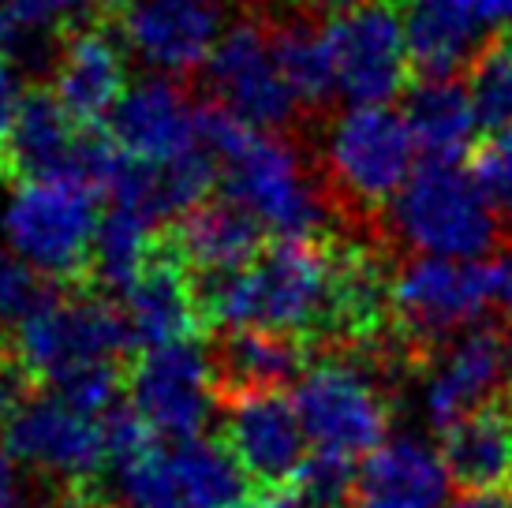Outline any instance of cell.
<instances>
[{
  "label": "cell",
  "instance_id": "13",
  "mask_svg": "<svg viewBox=\"0 0 512 508\" xmlns=\"http://www.w3.org/2000/svg\"><path fill=\"white\" fill-rule=\"evenodd\" d=\"M509 374L505 333L494 325H475L427 355L423 363V411L441 434L468 415L494 404L501 378Z\"/></svg>",
  "mask_w": 512,
  "mask_h": 508
},
{
  "label": "cell",
  "instance_id": "20",
  "mask_svg": "<svg viewBox=\"0 0 512 508\" xmlns=\"http://www.w3.org/2000/svg\"><path fill=\"white\" fill-rule=\"evenodd\" d=\"M124 90H128L124 49L113 42L109 30L79 27L64 34L57 71H53V94L79 124L94 127L101 116L113 113Z\"/></svg>",
  "mask_w": 512,
  "mask_h": 508
},
{
  "label": "cell",
  "instance_id": "16",
  "mask_svg": "<svg viewBox=\"0 0 512 508\" xmlns=\"http://www.w3.org/2000/svg\"><path fill=\"white\" fill-rule=\"evenodd\" d=\"M90 127L79 124L53 90H27L15 127L0 150V176L34 180H75L83 184V157Z\"/></svg>",
  "mask_w": 512,
  "mask_h": 508
},
{
  "label": "cell",
  "instance_id": "8",
  "mask_svg": "<svg viewBox=\"0 0 512 508\" xmlns=\"http://www.w3.org/2000/svg\"><path fill=\"white\" fill-rule=\"evenodd\" d=\"M486 311H494L486 262L412 258L393 277V322L423 359L483 325Z\"/></svg>",
  "mask_w": 512,
  "mask_h": 508
},
{
  "label": "cell",
  "instance_id": "40",
  "mask_svg": "<svg viewBox=\"0 0 512 508\" xmlns=\"http://www.w3.org/2000/svg\"><path fill=\"white\" fill-rule=\"evenodd\" d=\"M441 508H509V501L498 490H464V494L445 501Z\"/></svg>",
  "mask_w": 512,
  "mask_h": 508
},
{
  "label": "cell",
  "instance_id": "30",
  "mask_svg": "<svg viewBox=\"0 0 512 508\" xmlns=\"http://www.w3.org/2000/svg\"><path fill=\"white\" fill-rule=\"evenodd\" d=\"M113 471L124 508H184L176 460L157 441H150L146 449H139L128 460L113 464Z\"/></svg>",
  "mask_w": 512,
  "mask_h": 508
},
{
  "label": "cell",
  "instance_id": "7",
  "mask_svg": "<svg viewBox=\"0 0 512 508\" xmlns=\"http://www.w3.org/2000/svg\"><path fill=\"white\" fill-rule=\"evenodd\" d=\"M296 411L318 452L370 456L389 430V400L378 374L356 359H322L296 381Z\"/></svg>",
  "mask_w": 512,
  "mask_h": 508
},
{
  "label": "cell",
  "instance_id": "32",
  "mask_svg": "<svg viewBox=\"0 0 512 508\" xmlns=\"http://www.w3.org/2000/svg\"><path fill=\"white\" fill-rule=\"evenodd\" d=\"M356 479L359 471L352 467L348 456H333V452L314 449L299 475L292 479V494L299 497L303 508H341L348 497H356Z\"/></svg>",
  "mask_w": 512,
  "mask_h": 508
},
{
  "label": "cell",
  "instance_id": "37",
  "mask_svg": "<svg viewBox=\"0 0 512 508\" xmlns=\"http://www.w3.org/2000/svg\"><path fill=\"white\" fill-rule=\"evenodd\" d=\"M19 105H23V86H19V75L12 71L8 60H0V150H4V142H8V135H12Z\"/></svg>",
  "mask_w": 512,
  "mask_h": 508
},
{
  "label": "cell",
  "instance_id": "27",
  "mask_svg": "<svg viewBox=\"0 0 512 508\" xmlns=\"http://www.w3.org/2000/svg\"><path fill=\"white\" fill-rule=\"evenodd\" d=\"M154 221H146L143 213L113 210L101 217L98 236H94V251H90V277L105 288V292H128L139 281L146 262L154 258L157 240Z\"/></svg>",
  "mask_w": 512,
  "mask_h": 508
},
{
  "label": "cell",
  "instance_id": "44",
  "mask_svg": "<svg viewBox=\"0 0 512 508\" xmlns=\"http://www.w3.org/2000/svg\"><path fill=\"white\" fill-rule=\"evenodd\" d=\"M299 4H307V8H318V12H341V8H348V4H356V0H299Z\"/></svg>",
  "mask_w": 512,
  "mask_h": 508
},
{
  "label": "cell",
  "instance_id": "5",
  "mask_svg": "<svg viewBox=\"0 0 512 508\" xmlns=\"http://www.w3.org/2000/svg\"><path fill=\"white\" fill-rule=\"evenodd\" d=\"M135 337L124 307H113L105 296H86L79 288L60 292L42 314L15 329L12 355L38 381L57 385L75 370L120 363Z\"/></svg>",
  "mask_w": 512,
  "mask_h": 508
},
{
  "label": "cell",
  "instance_id": "23",
  "mask_svg": "<svg viewBox=\"0 0 512 508\" xmlns=\"http://www.w3.org/2000/svg\"><path fill=\"white\" fill-rule=\"evenodd\" d=\"M400 116L412 127V139L419 154L430 165H460V157L471 150L479 113L471 101L468 86L456 79H419L404 90V109Z\"/></svg>",
  "mask_w": 512,
  "mask_h": 508
},
{
  "label": "cell",
  "instance_id": "24",
  "mask_svg": "<svg viewBox=\"0 0 512 508\" xmlns=\"http://www.w3.org/2000/svg\"><path fill=\"white\" fill-rule=\"evenodd\" d=\"M441 456L456 486L501 490L512 482V419L501 404L468 415L441 434Z\"/></svg>",
  "mask_w": 512,
  "mask_h": 508
},
{
  "label": "cell",
  "instance_id": "26",
  "mask_svg": "<svg viewBox=\"0 0 512 508\" xmlns=\"http://www.w3.org/2000/svg\"><path fill=\"white\" fill-rule=\"evenodd\" d=\"M184 508H243L251 501V475L225 441L195 438L172 452Z\"/></svg>",
  "mask_w": 512,
  "mask_h": 508
},
{
  "label": "cell",
  "instance_id": "17",
  "mask_svg": "<svg viewBox=\"0 0 512 508\" xmlns=\"http://www.w3.org/2000/svg\"><path fill=\"white\" fill-rule=\"evenodd\" d=\"M124 314L135 344H146V352L169 344H195L202 333L206 311L199 299V281L180 258L172 236L157 240L154 258L124 292Z\"/></svg>",
  "mask_w": 512,
  "mask_h": 508
},
{
  "label": "cell",
  "instance_id": "18",
  "mask_svg": "<svg viewBox=\"0 0 512 508\" xmlns=\"http://www.w3.org/2000/svg\"><path fill=\"white\" fill-rule=\"evenodd\" d=\"M105 131L135 161L169 165L199 146V109L172 79L154 75L124 90Z\"/></svg>",
  "mask_w": 512,
  "mask_h": 508
},
{
  "label": "cell",
  "instance_id": "38",
  "mask_svg": "<svg viewBox=\"0 0 512 508\" xmlns=\"http://www.w3.org/2000/svg\"><path fill=\"white\" fill-rule=\"evenodd\" d=\"M471 12L486 27H509L512 30V0H471Z\"/></svg>",
  "mask_w": 512,
  "mask_h": 508
},
{
  "label": "cell",
  "instance_id": "1",
  "mask_svg": "<svg viewBox=\"0 0 512 508\" xmlns=\"http://www.w3.org/2000/svg\"><path fill=\"white\" fill-rule=\"evenodd\" d=\"M199 142L217 161L225 198L247 213L277 240L314 243L329 225L326 195L318 191L299 150L277 131L247 124L225 105H199Z\"/></svg>",
  "mask_w": 512,
  "mask_h": 508
},
{
  "label": "cell",
  "instance_id": "4",
  "mask_svg": "<svg viewBox=\"0 0 512 508\" xmlns=\"http://www.w3.org/2000/svg\"><path fill=\"white\" fill-rule=\"evenodd\" d=\"M98 191L75 180L19 184L0 213L8 251L64 288L90 277V251L98 236Z\"/></svg>",
  "mask_w": 512,
  "mask_h": 508
},
{
  "label": "cell",
  "instance_id": "39",
  "mask_svg": "<svg viewBox=\"0 0 512 508\" xmlns=\"http://www.w3.org/2000/svg\"><path fill=\"white\" fill-rule=\"evenodd\" d=\"M19 494H23V486H19L12 456L0 449V508H19Z\"/></svg>",
  "mask_w": 512,
  "mask_h": 508
},
{
  "label": "cell",
  "instance_id": "19",
  "mask_svg": "<svg viewBox=\"0 0 512 508\" xmlns=\"http://www.w3.org/2000/svg\"><path fill=\"white\" fill-rule=\"evenodd\" d=\"M449 467L441 449L400 434L370 452L356 479L359 508H441L449 490Z\"/></svg>",
  "mask_w": 512,
  "mask_h": 508
},
{
  "label": "cell",
  "instance_id": "3",
  "mask_svg": "<svg viewBox=\"0 0 512 508\" xmlns=\"http://www.w3.org/2000/svg\"><path fill=\"white\" fill-rule=\"evenodd\" d=\"M498 206L479 176L460 165H423L389 202V232L408 251L475 262L498 247Z\"/></svg>",
  "mask_w": 512,
  "mask_h": 508
},
{
  "label": "cell",
  "instance_id": "6",
  "mask_svg": "<svg viewBox=\"0 0 512 508\" xmlns=\"http://www.w3.org/2000/svg\"><path fill=\"white\" fill-rule=\"evenodd\" d=\"M412 127L389 105H352L326 131V172L359 210L389 206L415 176Z\"/></svg>",
  "mask_w": 512,
  "mask_h": 508
},
{
  "label": "cell",
  "instance_id": "35",
  "mask_svg": "<svg viewBox=\"0 0 512 508\" xmlns=\"http://www.w3.org/2000/svg\"><path fill=\"white\" fill-rule=\"evenodd\" d=\"M34 374H30L19 359H15L12 352L0 355V434H4V426L12 423L19 411L27 408L30 400L38 396V389H34Z\"/></svg>",
  "mask_w": 512,
  "mask_h": 508
},
{
  "label": "cell",
  "instance_id": "45",
  "mask_svg": "<svg viewBox=\"0 0 512 508\" xmlns=\"http://www.w3.org/2000/svg\"><path fill=\"white\" fill-rule=\"evenodd\" d=\"M98 8L105 15H116V19H120V15H124L131 8V0H98Z\"/></svg>",
  "mask_w": 512,
  "mask_h": 508
},
{
  "label": "cell",
  "instance_id": "33",
  "mask_svg": "<svg viewBox=\"0 0 512 508\" xmlns=\"http://www.w3.org/2000/svg\"><path fill=\"white\" fill-rule=\"evenodd\" d=\"M98 0H8L15 23L27 34H45V30H72L86 27V15L94 12Z\"/></svg>",
  "mask_w": 512,
  "mask_h": 508
},
{
  "label": "cell",
  "instance_id": "12",
  "mask_svg": "<svg viewBox=\"0 0 512 508\" xmlns=\"http://www.w3.org/2000/svg\"><path fill=\"white\" fill-rule=\"evenodd\" d=\"M4 452L60 479H94L101 467L109 464L105 456V430L101 419L72 408L57 393L34 396L27 408L4 426Z\"/></svg>",
  "mask_w": 512,
  "mask_h": 508
},
{
  "label": "cell",
  "instance_id": "34",
  "mask_svg": "<svg viewBox=\"0 0 512 508\" xmlns=\"http://www.w3.org/2000/svg\"><path fill=\"white\" fill-rule=\"evenodd\" d=\"M475 176L486 187V195L494 198V206L512 221V127L494 131V139L479 146Z\"/></svg>",
  "mask_w": 512,
  "mask_h": 508
},
{
  "label": "cell",
  "instance_id": "11",
  "mask_svg": "<svg viewBox=\"0 0 512 508\" xmlns=\"http://www.w3.org/2000/svg\"><path fill=\"white\" fill-rule=\"evenodd\" d=\"M206 83L217 105L262 131L288 124L299 109L277 60L273 30L258 19H243L221 34L214 57L206 60Z\"/></svg>",
  "mask_w": 512,
  "mask_h": 508
},
{
  "label": "cell",
  "instance_id": "28",
  "mask_svg": "<svg viewBox=\"0 0 512 508\" xmlns=\"http://www.w3.org/2000/svg\"><path fill=\"white\" fill-rule=\"evenodd\" d=\"M273 42H277V60L299 105L318 109L337 94V75H333L322 27L314 30L307 23H288L273 30Z\"/></svg>",
  "mask_w": 512,
  "mask_h": 508
},
{
  "label": "cell",
  "instance_id": "47",
  "mask_svg": "<svg viewBox=\"0 0 512 508\" xmlns=\"http://www.w3.org/2000/svg\"><path fill=\"white\" fill-rule=\"evenodd\" d=\"M505 411H509V419H512V393H509V404H505Z\"/></svg>",
  "mask_w": 512,
  "mask_h": 508
},
{
  "label": "cell",
  "instance_id": "36",
  "mask_svg": "<svg viewBox=\"0 0 512 508\" xmlns=\"http://www.w3.org/2000/svg\"><path fill=\"white\" fill-rule=\"evenodd\" d=\"M486 277H490V307L505 314L509 318L505 329H512V247L486 262Z\"/></svg>",
  "mask_w": 512,
  "mask_h": 508
},
{
  "label": "cell",
  "instance_id": "9",
  "mask_svg": "<svg viewBox=\"0 0 512 508\" xmlns=\"http://www.w3.org/2000/svg\"><path fill=\"white\" fill-rule=\"evenodd\" d=\"M322 34L341 98L352 105H385L404 94L412 64L397 0H356L326 15Z\"/></svg>",
  "mask_w": 512,
  "mask_h": 508
},
{
  "label": "cell",
  "instance_id": "10",
  "mask_svg": "<svg viewBox=\"0 0 512 508\" xmlns=\"http://www.w3.org/2000/svg\"><path fill=\"white\" fill-rule=\"evenodd\" d=\"M214 393V359H206L199 344L150 348L128 367V404L143 415L157 438L180 445L202 434Z\"/></svg>",
  "mask_w": 512,
  "mask_h": 508
},
{
  "label": "cell",
  "instance_id": "46",
  "mask_svg": "<svg viewBox=\"0 0 512 508\" xmlns=\"http://www.w3.org/2000/svg\"><path fill=\"white\" fill-rule=\"evenodd\" d=\"M412 4H460V8H468L471 12V0H412ZM475 15V12H471Z\"/></svg>",
  "mask_w": 512,
  "mask_h": 508
},
{
  "label": "cell",
  "instance_id": "43",
  "mask_svg": "<svg viewBox=\"0 0 512 508\" xmlns=\"http://www.w3.org/2000/svg\"><path fill=\"white\" fill-rule=\"evenodd\" d=\"M243 508H303L292 490H258Z\"/></svg>",
  "mask_w": 512,
  "mask_h": 508
},
{
  "label": "cell",
  "instance_id": "15",
  "mask_svg": "<svg viewBox=\"0 0 512 508\" xmlns=\"http://www.w3.org/2000/svg\"><path fill=\"white\" fill-rule=\"evenodd\" d=\"M221 23V0H131L120 15V38L161 75H184L214 57Z\"/></svg>",
  "mask_w": 512,
  "mask_h": 508
},
{
  "label": "cell",
  "instance_id": "21",
  "mask_svg": "<svg viewBox=\"0 0 512 508\" xmlns=\"http://www.w3.org/2000/svg\"><path fill=\"white\" fill-rule=\"evenodd\" d=\"M262 232L266 228L255 221L232 198H206L172 232V243L184 258L191 273L202 277H221L247 269L262 254Z\"/></svg>",
  "mask_w": 512,
  "mask_h": 508
},
{
  "label": "cell",
  "instance_id": "22",
  "mask_svg": "<svg viewBox=\"0 0 512 508\" xmlns=\"http://www.w3.org/2000/svg\"><path fill=\"white\" fill-rule=\"evenodd\" d=\"M307 367L311 363L303 340L266 329H228L214 352L217 389H225L228 396L281 393L285 385L303 378Z\"/></svg>",
  "mask_w": 512,
  "mask_h": 508
},
{
  "label": "cell",
  "instance_id": "41",
  "mask_svg": "<svg viewBox=\"0 0 512 508\" xmlns=\"http://www.w3.org/2000/svg\"><path fill=\"white\" fill-rule=\"evenodd\" d=\"M19 23H15L12 8H8V0H0V60H8L12 49H19Z\"/></svg>",
  "mask_w": 512,
  "mask_h": 508
},
{
  "label": "cell",
  "instance_id": "31",
  "mask_svg": "<svg viewBox=\"0 0 512 508\" xmlns=\"http://www.w3.org/2000/svg\"><path fill=\"white\" fill-rule=\"evenodd\" d=\"M57 296L60 288L49 277L27 266L19 254L0 251V322L19 329L34 314H42Z\"/></svg>",
  "mask_w": 512,
  "mask_h": 508
},
{
  "label": "cell",
  "instance_id": "25",
  "mask_svg": "<svg viewBox=\"0 0 512 508\" xmlns=\"http://www.w3.org/2000/svg\"><path fill=\"white\" fill-rule=\"evenodd\" d=\"M479 19L460 4H412L404 15V42L408 64L419 79H453L456 71L471 64Z\"/></svg>",
  "mask_w": 512,
  "mask_h": 508
},
{
  "label": "cell",
  "instance_id": "29",
  "mask_svg": "<svg viewBox=\"0 0 512 508\" xmlns=\"http://www.w3.org/2000/svg\"><path fill=\"white\" fill-rule=\"evenodd\" d=\"M468 94L479 124L490 131L512 127V30L490 38L468 64Z\"/></svg>",
  "mask_w": 512,
  "mask_h": 508
},
{
  "label": "cell",
  "instance_id": "42",
  "mask_svg": "<svg viewBox=\"0 0 512 508\" xmlns=\"http://www.w3.org/2000/svg\"><path fill=\"white\" fill-rule=\"evenodd\" d=\"M49 508H124V505H109L105 497H98V494H86L83 486H72L68 494H60L57 501Z\"/></svg>",
  "mask_w": 512,
  "mask_h": 508
},
{
  "label": "cell",
  "instance_id": "2",
  "mask_svg": "<svg viewBox=\"0 0 512 508\" xmlns=\"http://www.w3.org/2000/svg\"><path fill=\"white\" fill-rule=\"evenodd\" d=\"M337 292V247L277 240L247 269L202 277L206 322L225 329H266L281 337H329Z\"/></svg>",
  "mask_w": 512,
  "mask_h": 508
},
{
  "label": "cell",
  "instance_id": "14",
  "mask_svg": "<svg viewBox=\"0 0 512 508\" xmlns=\"http://www.w3.org/2000/svg\"><path fill=\"white\" fill-rule=\"evenodd\" d=\"M225 445L262 490H288L307 460V430L285 393L228 396Z\"/></svg>",
  "mask_w": 512,
  "mask_h": 508
}]
</instances>
